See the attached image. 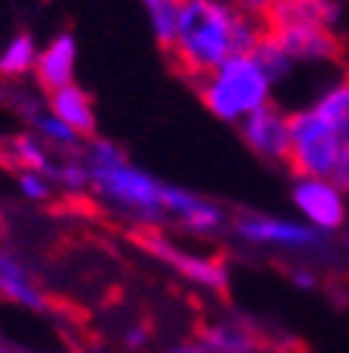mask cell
<instances>
[{
  "label": "cell",
  "mask_w": 349,
  "mask_h": 353,
  "mask_svg": "<svg viewBox=\"0 0 349 353\" xmlns=\"http://www.w3.org/2000/svg\"><path fill=\"white\" fill-rule=\"evenodd\" d=\"M258 41V22L236 3L186 0L180 32L167 63L180 79L204 82L233 57H252Z\"/></svg>",
  "instance_id": "obj_1"
},
{
  "label": "cell",
  "mask_w": 349,
  "mask_h": 353,
  "mask_svg": "<svg viewBox=\"0 0 349 353\" xmlns=\"http://www.w3.org/2000/svg\"><path fill=\"white\" fill-rule=\"evenodd\" d=\"M198 98L220 120H242L262 104H268V76L252 57H233L198 82Z\"/></svg>",
  "instance_id": "obj_2"
},
{
  "label": "cell",
  "mask_w": 349,
  "mask_h": 353,
  "mask_svg": "<svg viewBox=\"0 0 349 353\" xmlns=\"http://www.w3.org/2000/svg\"><path fill=\"white\" fill-rule=\"evenodd\" d=\"M88 180H95L104 196L116 199V202H123L129 208H138L148 218H158L160 208H164V202H160V186L164 183H158L148 174L136 170L123 158V152L114 148L110 142H95Z\"/></svg>",
  "instance_id": "obj_3"
},
{
  "label": "cell",
  "mask_w": 349,
  "mask_h": 353,
  "mask_svg": "<svg viewBox=\"0 0 349 353\" xmlns=\"http://www.w3.org/2000/svg\"><path fill=\"white\" fill-rule=\"evenodd\" d=\"M343 136L318 117V110H302V114H290V158H286V170L293 176H330L337 164V154L343 148Z\"/></svg>",
  "instance_id": "obj_4"
},
{
  "label": "cell",
  "mask_w": 349,
  "mask_h": 353,
  "mask_svg": "<svg viewBox=\"0 0 349 353\" xmlns=\"http://www.w3.org/2000/svg\"><path fill=\"white\" fill-rule=\"evenodd\" d=\"M132 240H136L142 250L151 252V256H158L160 262H167L170 268H176L182 278L198 281V284L208 287V290H214V294H226V268H224V259L220 256L204 259V256L182 252V250H176L164 234H158L154 228L132 230Z\"/></svg>",
  "instance_id": "obj_5"
},
{
  "label": "cell",
  "mask_w": 349,
  "mask_h": 353,
  "mask_svg": "<svg viewBox=\"0 0 349 353\" xmlns=\"http://www.w3.org/2000/svg\"><path fill=\"white\" fill-rule=\"evenodd\" d=\"M240 130L252 152L286 168V158H290V117L286 114H280L274 104H262L242 120Z\"/></svg>",
  "instance_id": "obj_6"
},
{
  "label": "cell",
  "mask_w": 349,
  "mask_h": 353,
  "mask_svg": "<svg viewBox=\"0 0 349 353\" xmlns=\"http://www.w3.org/2000/svg\"><path fill=\"white\" fill-rule=\"evenodd\" d=\"M296 205L308 214L315 228L321 230H340L346 224V205H343V196L334 183H324V180H302V183L293 190Z\"/></svg>",
  "instance_id": "obj_7"
},
{
  "label": "cell",
  "mask_w": 349,
  "mask_h": 353,
  "mask_svg": "<svg viewBox=\"0 0 349 353\" xmlns=\"http://www.w3.org/2000/svg\"><path fill=\"white\" fill-rule=\"evenodd\" d=\"M236 230L255 243H284V246H315V243H321V236L315 230L302 228V224L262 218V214H242L236 221Z\"/></svg>",
  "instance_id": "obj_8"
},
{
  "label": "cell",
  "mask_w": 349,
  "mask_h": 353,
  "mask_svg": "<svg viewBox=\"0 0 349 353\" xmlns=\"http://www.w3.org/2000/svg\"><path fill=\"white\" fill-rule=\"evenodd\" d=\"M73 60H76V41L73 35H57L47 48H44V54L38 57L35 63V76H38V85L47 92V95H54V92H60V88L70 85V76H73Z\"/></svg>",
  "instance_id": "obj_9"
},
{
  "label": "cell",
  "mask_w": 349,
  "mask_h": 353,
  "mask_svg": "<svg viewBox=\"0 0 349 353\" xmlns=\"http://www.w3.org/2000/svg\"><path fill=\"white\" fill-rule=\"evenodd\" d=\"M160 202L167 212H173L182 221V228L189 230H218L224 224L220 208H214L211 202L189 196L186 190H173V186H160Z\"/></svg>",
  "instance_id": "obj_10"
},
{
  "label": "cell",
  "mask_w": 349,
  "mask_h": 353,
  "mask_svg": "<svg viewBox=\"0 0 349 353\" xmlns=\"http://www.w3.org/2000/svg\"><path fill=\"white\" fill-rule=\"evenodd\" d=\"M51 108L60 123H66L76 136H95V126H98L95 104H92V95L82 92L79 85H66L60 92H54Z\"/></svg>",
  "instance_id": "obj_11"
},
{
  "label": "cell",
  "mask_w": 349,
  "mask_h": 353,
  "mask_svg": "<svg viewBox=\"0 0 349 353\" xmlns=\"http://www.w3.org/2000/svg\"><path fill=\"white\" fill-rule=\"evenodd\" d=\"M0 296L16 300L29 309H51V303L44 300V294L29 281L25 268L16 259H10L7 252H0Z\"/></svg>",
  "instance_id": "obj_12"
},
{
  "label": "cell",
  "mask_w": 349,
  "mask_h": 353,
  "mask_svg": "<svg viewBox=\"0 0 349 353\" xmlns=\"http://www.w3.org/2000/svg\"><path fill=\"white\" fill-rule=\"evenodd\" d=\"M151 16V26H154V38H158V48L164 57H170L176 44V32H180V16L186 0H142Z\"/></svg>",
  "instance_id": "obj_13"
},
{
  "label": "cell",
  "mask_w": 349,
  "mask_h": 353,
  "mask_svg": "<svg viewBox=\"0 0 349 353\" xmlns=\"http://www.w3.org/2000/svg\"><path fill=\"white\" fill-rule=\"evenodd\" d=\"M32 60H35V41H32V35H16L10 41V48L3 51V57H0V76L16 79V76H22L29 70Z\"/></svg>",
  "instance_id": "obj_14"
},
{
  "label": "cell",
  "mask_w": 349,
  "mask_h": 353,
  "mask_svg": "<svg viewBox=\"0 0 349 353\" xmlns=\"http://www.w3.org/2000/svg\"><path fill=\"white\" fill-rule=\"evenodd\" d=\"M330 183H334L337 190L349 192V139L343 142L340 154H337V164H334V170H330Z\"/></svg>",
  "instance_id": "obj_15"
},
{
  "label": "cell",
  "mask_w": 349,
  "mask_h": 353,
  "mask_svg": "<svg viewBox=\"0 0 349 353\" xmlns=\"http://www.w3.org/2000/svg\"><path fill=\"white\" fill-rule=\"evenodd\" d=\"M19 186H22V192H25V196L38 199V202H44V199L51 196V190L38 180V174H19Z\"/></svg>",
  "instance_id": "obj_16"
},
{
  "label": "cell",
  "mask_w": 349,
  "mask_h": 353,
  "mask_svg": "<svg viewBox=\"0 0 349 353\" xmlns=\"http://www.w3.org/2000/svg\"><path fill=\"white\" fill-rule=\"evenodd\" d=\"M73 353H82V350H73Z\"/></svg>",
  "instance_id": "obj_17"
},
{
  "label": "cell",
  "mask_w": 349,
  "mask_h": 353,
  "mask_svg": "<svg viewBox=\"0 0 349 353\" xmlns=\"http://www.w3.org/2000/svg\"><path fill=\"white\" fill-rule=\"evenodd\" d=\"M346 246H349V240H346Z\"/></svg>",
  "instance_id": "obj_18"
}]
</instances>
